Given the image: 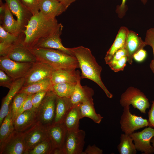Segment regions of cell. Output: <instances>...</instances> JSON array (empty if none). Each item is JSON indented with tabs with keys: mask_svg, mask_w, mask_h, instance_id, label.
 I'll return each mask as SVG.
<instances>
[{
	"mask_svg": "<svg viewBox=\"0 0 154 154\" xmlns=\"http://www.w3.org/2000/svg\"><path fill=\"white\" fill-rule=\"evenodd\" d=\"M85 132L82 130L67 131L62 147L64 154H83Z\"/></svg>",
	"mask_w": 154,
	"mask_h": 154,
	"instance_id": "9",
	"label": "cell"
},
{
	"mask_svg": "<svg viewBox=\"0 0 154 154\" xmlns=\"http://www.w3.org/2000/svg\"><path fill=\"white\" fill-rule=\"evenodd\" d=\"M103 151L97 147L95 145H88L83 154H102Z\"/></svg>",
	"mask_w": 154,
	"mask_h": 154,
	"instance_id": "44",
	"label": "cell"
},
{
	"mask_svg": "<svg viewBox=\"0 0 154 154\" xmlns=\"http://www.w3.org/2000/svg\"><path fill=\"white\" fill-rule=\"evenodd\" d=\"M129 31L125 27H121L118 31L115 39L107 52L104 60L106 64L110 62L115 53L119 50L124 48L126 40Z\"/></svg>",
	"mask_w": 154,
	"mask_h": 154,
	"instance_id": "23",
	"label": "cell"
},
{
	"mask_svg": "<svg viewBox=\"0 0 154 154\" xmlns=\"http://www.w3.org/2000/svg\"><path fill=\"white\" fill-rule=\"evenodd\" d=\"M125 56H127V53L125 48L120 49L115 53L111 60L107 64L109 65L113 64Z\"/></svg>",
	"mask_w": 154,
	"mask_h": 154,
	"instance_id": "43",
	"label": "cell"
},
{
	"mask_svg": "<svg viewBox=\"0 0 154 154\" xmlns=\"http://www.w3.org/2000/svg\"><path fill=\"white\" fill-rule=\"evenodd\" d=\"M63 28L62 25L54 33L39 42L35 47L55 49L73 56L70 48L65 47L62 43L60 36Z\"/></svg>",
	"mask_w": 154,
	"mask_h": 154,
	"instance_id": "17",
	"label": "cell"
},
{
	"mask_svg": "<svg viewBox=\"0 0 154 154\" xmlns=\"http://www.w3.org/2000/svg\"><path fill=\"white\" fill-rule=\"evenodd\" d=\"M147 51L143 48H141L137 51L133 55V59L136 62L140 63L143 62L146 58Z\"/></svg>",
	"mask_w": 154,
	"mask_h": 154,
	"instance_id": "42",
	"label": "cell"
},
{
	"mask_svg": "<svg viewBox=\"0 0 154 154\" xmlns=\"http://www.w3.org/2000/svg\"><path fill=\"white\" fill-rule=\"evenodd\" d=\"M33 95H29L27 99L24 102L19 111L16 117L25 111L33 109V106L32 102Z\"/></svg>",
	"mask_w": 154,
	"mask_h": 154,
	"instance_id": "40",
	"label": "cell"
},
{
	"mask_svg": "<svg viewBox=\"0 0 154 154\" xmlns=\"http://www.w3.org/2000/svg\"><path fill=\"white\" fill-rule=\"evenodd\" d=\"M5 3L4 12L0 15V19L2 21L1 25L5 30L10 33L20 35L22 31L18 22L14 19L12 13Z\"/></svg>",
	"mask_w": 154,
	"mask_h": 154,
	"instance_id": "25",
	"label": "cell"
},
{
	"mask_svg": "<svg viewBox=\"0 0 154 154\" xmlns=\"http://www.w3.org/2000/svg\"><path fill=\"white\" fill-rule=\"evenodd\" d=\"M133 140L137 151L143 154L154 153V147L151 145L150 141L154 136V129L148 127L141 131L133 132L129 135Z\"/></svg>",
	"mask_w": 154,
	"mask_h": 154,
	"instance_id": "11",
	"label": "cell"
},
{
	"mask_svg": "<svg viewBox=\"0 0 154 154\" xmlns=\"http://www.w3.org/2000/svg\"><path fill=\"white\" fill-rule=\"evenodd\" d=\"M20 34L10 33L5 30L0 25V43L11 46L14 44L23 41Z\"/></svg>",
	"mask_w": 154,
	"mask_h": 154,
	"instance_id": "33",
	"label": "cell"
},
{
	"mask_svg": "<svg viewBox=\"0 0 154 154\" xmlns=\"http://www.w3.org/2000/svg\"><path fill=\"white\" fill-rule=\"evenodd\" d=\"M0 4L2 3V2L1 0H0Z\"/></svg>",
	"mask_w": 154,
	"mask_h": 154,
	"instance_id": "49",
	"label": "cell"
},
{
	"mask_svg": "<svg viewBox=\"0 0 154 154\" xmlns=\"http://www.w3.org/2000/svg\"><path fill=\"white\" fill-rule=\"evenodd\" d=\"M123 108L119 123L121 130L125 134L130 135L136 130L148 126L147 119L131 113L130 106Z\"/></svg>",
	"mask_w": 154,
	"mask_h": 154,
	"instance_id": "7",
	"label": "cell"
},
{
	"mask_svg": "<svg viewBox=\"0 0 154 154\" xmlns=\"http://www.w3.org/2000/svg\"><path fill=\"white\" fill-rule=\"evenodd\" d=\"M127 0H122L121 5L117 6L116 9V12L118 13L119 17L121 18L123 17L127 10V7L126 5ZM143 3L145 4L147 0H141Z\"/></svg>",
	"mask_w": 154,
	"mask_h": 154,
	"instance_id": "41",
	"label": "cell"
},
{
	"mask_svg": "<svg viewBox=\"0 0 154 154\" xmlns=\"http://www.w3.org/2000/svg\"><path fill=\"white\" fill-rule=\"evenodd\" d=\"M52 154H64L62 148H55L53 149Z\"/></svg>",
	"mask_w": 154,
	"mask_h": 154,
	"instance_id": "47",
	"label": "cell"
},
{
	"mask_svg": "<svg viewBox=\"0 0 154 154\" xmlns=\"http://www.w3.org/2000/svg\"><path fill=\"white\" fill-rule=\"evenodd\" d=\"M39 11L45 17L56 18L65 11L64 5L57 0H38Z\"/></svg>",
	"mask_w": 154,
	"mask_h": 154,
	"instance_id": "16",
	"label": "cell"
},
{
	"mask_svg": "<svg viewBox=\"0 0 154 154\" xmlns=\"http://www.w3.org/2000/svg\"><path fill=\"white\" fill-rule=\"evenodd\" d=\"M127 62V56H125L116 62L109 65L111 70L115 72L123 71Z\"/></svg>",
	"mask_w": 154,
	"mask_h": 154,
	"instance_id": "39",
	"label": "cell"
},
{
	"mask_svg": "<svg viewBox=\"0 0 154 154\" xmlns=\"http://www.w3.org/2000/svg\"><path fill=\"white\" fill-rule=\"evenodd\" d=\"M144 42L146 45L150 46L152 48L153 58L150 64V67L154 73V27L148 29L146 32Z\"/></svg>",
	"mask_w": 154,
	"mask_h": 154,
	"instance_id": "35",
	"label": "cell"
},
{
	"mask_svg": "<svg viewBox=\"0 0 154 154\" xmlns=\"http://www.w3.org/2000/svg\"><path fill=\"white\" fill-rule=\"evenodd\" d=\"M26 8L33 15L39 12L38 0H20Z\"/></svg>",
	"mask_w": 154,
	"mask_h": 154,
	"instance_id": "36",
	"label": "cell"
},
{
	"mask_svg": "<svg viewBox=\"0 0 154 154\" xmlns=\"http://www.w3.org/2000/svg\"><path fill=\"white\" fill-rule=\"evenodd\" d=\"M62 25L56 18H47L39 11L32 15L25 26V29L22 31L25 35L22 44L27 48L34 47L39 42L54 33Z\"/></svg>",
	"mask_w": 154,
	"mask_h": 154,
	"instance_id": "1",
	"label": "cell"
},
{
	"mask_svg": "<svg viewBox=\"0 0 154 154\" xmlns=\"http://www.w3.org/2000/svg\"><path fill=\"white\" fill-rule=\"evenodd\" d=\"M37 122L36 110L32 109L25 111L15 119L14 125L15 130L18 132L23 133Z\"/></svg>",
	"mask_w": 154,
	"mask_h": 154,
	"instance_id": "20",
	"label": "cell"
},
{
	"mask_svg": "<svg viewBox=\"0 0 154 154\" xmlns=\"http://www.w3.org/2000/svg\"><path fill=\"white\" fill-rule=\"evenodd\" d=\"M27 151L23 133L15 130L0 144V154H26Z\"/></svg>",
	"mask_w": 154,
	"mask_h": 154,
	"instance_id": "8",
	"label": "cell"
},
{
	"mask_svg": "<svg viewBox=\"0 0 154 154\" xmlns=\"http://www.w3.org/2000/svg\"><path fill=\"white\" fill-rule=\"evenodd\" d=\"M78 106L81 119L86 117L92 119L95 123H100L103 117L97 114L94 106L93 98L86 99L77 105Z\"/></svg>",
	"mask_w": 154,
	"mask_h": 154,
	"instance_id": "24",
	"label": "cell"
},
{
	"mask_svg": "<svg viewBox=\"0 0 154 154\" xmlns=\"http://www.w3.org/2000/svg\"><path fill=\"white\" fill-rule=\"evenodd\" d=\"M10 10L17 18L22 31L28 23L32 14L25 7L20 0H5Z\"/></svg>",
	"mask_w": 154,
	"mask_h": 154,
	"instance_id": "13",
	"label": "cell"
},
{
	"mask_svg": "<svg viewBox=\"0 0 154 154\" xmlns=\"http://www.w3.org/2000/svg\"><path fill=\"white\" fill-rule=\"evenodd\" d=\"M57 96L51 90L49 91L36 110L37 121L47 126L54 122Z\"/></svg>",
	"mask_w": 154,
	"mask_h": 154,
	"instance_id": "4",
	"label": "cell"
},
{
	"mask_svg": "<svg viewBox=\"0 0 154 154\" xmlns=\"http://www.w3.org/2000/svg\"><path fill=\"white\" fill-rule=\"evenodd\" d=\"M52 84L50 78H46L25 86H23L19 92L25 93L28 95L52 89Z\"/></svg>",
	"mask_w": 154,
	"mask_h": 154,
	"instance_id": "28",
	"label": "cell"
},
{
	"mask_svg": "<svg viewBox=\"0 0 154 154\" xmlns=\"http://www.w3.org/2000/svg\"><path fill=\"white\" fill-rule=\"evenodd\" d=\"M27 48L37 60L48 64L54 70H76L79 68L78 61L75 56L59 50L35 47Z\"/></svg>",
	"mask_w": 154,
	"mask_h": 154,
	"instance_id": "3",
	"label": "cell"
},
{
	"mask_svg": "<svg viewBox=\"0 0 154 154\" xmlns=\"http://www.w3.org/2000/svg\"><path fill=\"white\" fill-rule=\"evenodd\" d=\"M148 127L154 128V100L152 102L151 109L148 112Z\"/></svg>",
	"mask_w": 154,
	"mask_h": 154,
	"instance_id": "45",
	"label": "cell"
},
{
	"mask_svg": "<svg viewBox=\"0 0 154 154\" xmlns=\"http://www.w3.org/2000/svg\"><path fill=\"white\" fill-rule=\"evenodd\" d=\"M70 50L78 61L81 71V78H87L94 82L101 88L108 98H112L113 94L102 80L101 74L102 68L97 62L91 50L82 46L70 48Z\"/></svg>",
	"mask_w": 154,
	"mask_h": 154,
	"instance_id": "2",
	"label": "cell"
},
{
	"mask_svg": "<svg viewBox=\"0 0 154 154\" xmlns=\"http://www.w3.org/2000/svg\"><path fill=\"white\" fill-rule=\"evenodd\" d=\"M81 76L78 78L73 92L70 99L73 106H76L84 100L92 98L94 94L93 90L86 86L81 84Z\"/></svg>",
	"mask_w": 154,
	"mask_h": 154,
	"instance_id": "22",
	"label": "cell"
},
{
	"mask_svg": "<svg viewBox=\"0 0 154 154\" xmlns=\"http://www.w3.org/2000/svg\"><path fill=\"white\" fill-rule=\"evenodd\" d=\"M46 127L48 137L54 149H62L68 131L63 123H52Z\"/></svg>",
	"mask_w": 154,
	"mask_h": 154,
	"instance_id": "14",
	"label": "cell"
},
{
	"mask_svg": "<svg viewBox=\"0 0 154 154\" xmlns=\"http://www.w3.org/2000/svg\"><path fill=\"white\" fill-rule=\"evenodd\" d=\"M76 83L54 84L52 85V90L58 97L70 98L73 92Z\"/></svg>",
	"mask_w": 154,
	"mask_h": 154,
	"instance_id": "32",
	"label": "cell"
},
{
	"mask_svg": "<svg viewBox=\"0 0 154 154\" xmlns=\"http://www.w3.org/2000/svg\"><path fill=\"white\" fill-rule=\"evenodd\" d=\"M80 112L78 105L73 106L65 116L62 122L68 131L79 129Z\"/></svg>",
	"mask_w": 154,
	"mask_h": 154,
	"instance_id": "27",
	"label": "cell"
},
{
	"mask_svg": "<svg viewBox=\"0 0 154 154\" xmlns=\"http://www.w3.org/2000/svg\"><path fill=\"white\" fill-rule=\"evenodd\" d=\"M119 103L123 108L131 105L134 108H137L144 114L150 106L149 100L144 93L132 86L129 87L121 94Z\"/></svg>",
	"mask_w": 154,
	"mask_h": 154,
	"instance_id": "5",
	"label": "cell"
},
{
	"mask_svg": "<svg viewBox=\"0 0 154 154\" xmlns=\"http://www.w3.org/2000/svg\"><path fill=\"white\" fill-rule=\"evenodd\" d=\"M144 42L137 34L132 31H129L127 37L124 48L127 53V62L130 64L133 63L134 54L146 46Z\"/></svg>",
	"mask_w": 154,
	"mask_h": 154,
	"instance_id": "18",
	"label": "cell"
},
{
	"mask_svg": "<svg viewBox=\"0 0 154 154\" xmlns=\"http://www.w3.org/2000/svg\"><path fill=\"white\" fill-rule=\"evenodd\" d=\"M150 142L152 143V145L154 147V136L151 139Z\"/></svg>",
	"mask_w": 154,
	"mask_h": 154,
	"instance_id": "48",
	"label": "cell"
},
{
	"mask_svg": "<svg viewBox=\"0 0 154 154\" xmlns=\"http://www.w3.org/2000/svg\"><path fill=\"white\" fill-rule=\"evenodd\" d=\"M28 96L24 93L18 92L13 98L9 107L13 121Z\"/></svg>",
	"mask_w": 154,
	"mask_h": 154,
	"instance_id": "34",
	"label": "cell"
},
{
	"mask_svg": "<svg viewBox=\"0 0 154 154\" xmlns=\"http://www.w3.org/2000/svg\"><path fill=\"white\" fill-rule=\"evenodd\" d=\"M23 133L27 151L48 137L47 127L38 122Z\"/></svg>",
	"mask_w": 154,
	"mask_h": 154,
	"instance_id": "12",
	"label": "cell"
},
{
	"mask_svg": "<svg viewBox=\"0 0 154 154\" xmlns=\"http://www.w3.org/2000/svg\"><path fill=\"white\" fill-rule=\"evenodd\" d=\"M61 3L67 9L73 3L77 0H57Z\"/></svg>",
	"mask_w": 154,
	"mask_h": 154,
	"instance_id": "46",
	"label": "cell"
},
{
	"mask_svg": "<svg viewBox=\"0 0 154 154\" xmlns=\"http://www.w3.org/2000/svg\"><path fill=\"white\" fill-rule=\"evenodd\" d=\"M33 64L16 62L11 59L7 56H1L0 57V69L3 71L14 80L24 78Z\"/></svg>",
	"mask_w": 154,
	"mask_h": 154,
	"instance_id": "6",
	"label": "cell"
},
{
	"mask_svg": "<svg viewBox=\"0 0 154 154\" xmlns=\"http://www.w3.org/2000/svg\"><path fill=\"white\" fill-rule=\"evenodd\" d=\"M72 106L70 98L57 96L55 116L53 123L62 122L67 113Z\"/></svg>",
	"mask_w": 154,
	"mask_h": 154,
	"instance_id": "26",
	"label": "cell"
},
{
	"mask_svg": "<svg viewBox=\"0 0 154 154\" xmlns=\"http://www.w3.org/2000/svg\"><path fill=\"white\" fill-rule=\"evenodd\" d=\"M133 140L129 135L122 134L120 137V142L117 146L120 154H136L137 150Z\"/></svg>",
	"mask_w": 154,
	"mask_h": 154,
	"instance_id": "29",
	"label": "cell"
},
{
	"mask_svg": "<svg viewBox=\"0 0 154 154\" xmlns=\"http://www.w3.org/2000/svg\"><path fill=\"white\" fill-rule=\"evenodd\" d=\"M51 90L41 91L32 95V102L33 106V109L36 110L40 104L42 100L47 92Z\"/></svg>",
	"mask_w": 154,
	"mask_h": 154,
	"instance_id": "38",
	"label": "cell"
},
{
	"mask_svg": "<svg viewBox=\"0 0 154 154\" xmlns=\"http://www.w3.org/2000/svg\"><path fill=\"white\" fill-rule=\"evenodd\" d=\"M54 148L48 137L34 147L28 149L26 154H52Z\"/></svg>",
	"mask_w": 154,
	"mask_h": 154,
	"instance_id": "31",
	"label": "cell"
},
{
	"mask_svg": "<svg viewBox=\"0 0 154 154\" xmlns=\"http://www.w3.org/2000/svg\"><path fill=\"white\" fill-rule=\"evenodd\" d=\"M24 81V78L14 80L7 94L3 98L0 110V125L9 113V107L13 98L23 86Z\"/></svg>",
	"mask_w": 154,
	"mask_h": 154,
	"instance_id": "19",
	"label": "cell"
},
{
	"mask_svg": "<svg viewBox=\"0 0 154 154\" xmlns=\"http://www.w3.org/2000/svg\"><path fill=\"white\" fill-rule=\"evenodd\" d=\"M14 80L3 70L0 69V86L10 89Z\"/></svg>",
	"mask_w": 154,
	"mask_h": 154,
	"instance_id": "37",
	"label": "cell"
},
{
	"mask_svg": "<svg viewBox=\"0 0 154 154\" xmlns=\"http://www.w3.org/2000/svg\"><path fill=\"white\" fill-rule=\"evenodd\" d=\"M79 72L75 70L60 69L54 70L50 78L53 85L63 83H76L80 76Z\"/></svg>",
	"mask_w": 154,
	"mask_h": 154,
	"instance_id": "21",
	"label": "cell"
},
{
	"mask_svg": "<svg viewBox=\"0 0 154 154\" xmlns=\"http://www.w3.org/2000/svg\"><path fill=\"white\" fill-rule=\"evenodd\" d=\"M54 70L48 64L37 60L33 63L31 68L24 77L25 81L23 86L50 78Z\"/></svg>",
	"mask_w": 154,
	"mask_h": 154,
	"instance_id": "10",
	"label": "cell"
},
{
	"mask_svg": "<svg viewBox=\"0 0 154 154\" xmlns=\"http://www.w3.org/2000/svg\"><path fill=\"white\" fill-rule=\"evenodd\" d=\"M15 130L14 121L10 110L5 117L0 128V144L4 142Z\"/></svg>",
	"mask_w": 154,
	"mask_h": 154,
	"instance_id": "30",
	"label": "cell"
},
{
	"mask_svg": "<svg viewBox=\"0 0 154 154\" xmlns=\"http://www.w3.org/2000/svg\"><path fill=\"white\" fill-rule=\"evenodd\" d=\"M22 42L13 45L6 56L17 62L30 63L36 62L37 60L35 56L27 48L23 45Z\"/></svg>",
	"mask_w": 154,
	"mask_h": 154,
	"instance_id": "15",
	"label": "cell"
}]
</instances>
